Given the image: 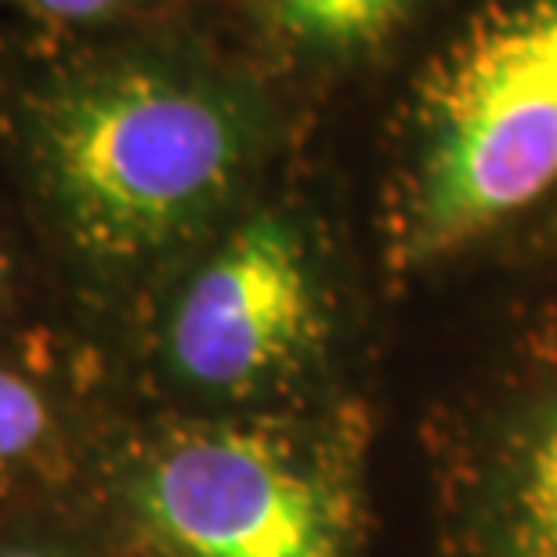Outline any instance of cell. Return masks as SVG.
<instances>
[{"label": "cell", "instance_id": "1", "mask_svg": "<svg viewBox=\"0 0 557 557\" xmlns=\"http://www.w3.org/2000/svg\"><path fill=\"white\" fill-rule=\"evenodd\" d=\"M22 127L70 243L127 269L182 247L232 203L261 149L264 106L207 59L116 48L37 84Z\"/></svg>", "mask_w": 557, "mask_h": 557}, {"label": "cell", "instance_id": "2", "mask_svg": "<svg viewBox=\"0 0 557 557\" xmlns=\"http://www.w3.org/2000/svg\"><path fill=\"white\" fill-rule=\"evenodd\" d=\"M557 188V0H485L417 84L398 258L442 261Z\"/></svg>", "mask_w": 557, "mask_h": 557}, {"label": "cell", "instance_id": "3", "mask_svg": "<svg viewBox=\"0 0 557 557\" xmlns=\"http://www.w3.org/2000/svg\"><path fill=\"white\" fill-rule=\"evenodd\" d=\"M138 507L177 557H341L326 485L253 431L163 445L138 478Z\"/></svg>", "mask_w": 557, "mask_h": 557}, {"label": "cell", "instance_id": "4", "mask_svg": "<svg viewBox=\"0 0 557 557\" xmlns=\"http://www.w3.org/2000/svg\"><path fill=\"white\" fill-rule=\"evenodd\" d=\"M319 330L322 286L305 232L283 214H253L188 278L166 348L188 384L239 395L286 373Z\"/></svg>", "mask_w": 557, "mask_h": 557}, {"label": "cell", "instance_id": "5", "mask_svg": "<svg viewBox=\"0 0 557 557\" xmlns=\"http://www.w3.org/2000/svg\"><path fill=\"white\" fill-rule=\"evenodd\" d=\"M428 0H261V29L311 65H355L381 54Z\"/></svg>", "mask_w": 557, "mask_h": 557}, {"label": "cell", "instance_id": "6", "mask_svg": "<svg viewBox=\"0 0 557 557\" xmlns=\"http://www.w3.org/2000/svg\"><path fill=\"white\" fill-rule=\"evenodd\" d=\"M499 557H557V398L515 434L493 496Z\"/></svg>", "mask_w": 557, "mask_h": 557}, {"label": "cell", "instance_id": "7", "mask_svg": "<svg viewBox=\"0 0 557 557\" xmlns=\"http://www.w3.org/2000/svg\"><path fill=\"white\" fill-rule=\"evenodd\" d=\"M48 428V406L18 373L0 370V474L18 463Z\"/></svg>", "mask_w": 557, "mask_h": 557}, {"label": "cell", "instance_id": "8", "mask_svg": "<svg viewBox=\"0 0 557 557\" xmlns=\"http://www.w3.org/2000/svg\"><path fill=\"white\" fill-rule=\"evenodd\" d=\"M33 18L59 22V26H106L149 8L152 0H4Z\"/></svg>", "mask_w": 557, "mask_h": 557}, {"label": "cell", "instance_id": "9", "mask_svg": "<svg viewBox=\"0 0 557 557\" xmlns=\"http://www.w3.org/2000/svg\"><path fill=\"white\" fill-rule=\"evenodd\" d=\"M4 272H8V264H4V250H0V286H4Z\"/></svg>", "mask_w": 557, "mask_h": 557}, {"label": "cell", "instance_id": "10", "mask_svg": "<svg viewBox=\"0 0 557 557\" xmlns=\"http://www.w3.org/2000/svg\"><path fill=\"white\" fill-rule=\"evenodd\" d=\"M8 557H37V554H8Z\"/></svg>", "mask_w": 557, "mask_h": 557}]
</instances>
